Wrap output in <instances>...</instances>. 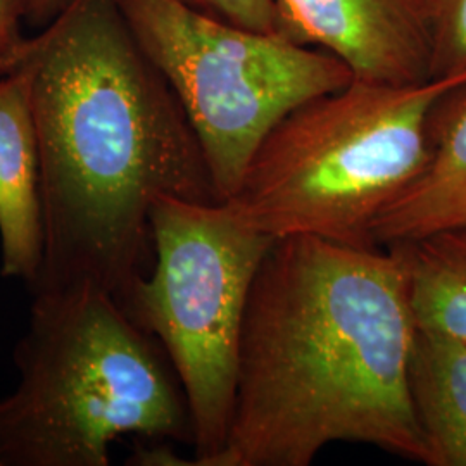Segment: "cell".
Wrapping results in <instances>:
<instances>
[{
  "instance_id": "cell-1",
  "label": "cell",
  "mask_w": 466,
  "mask_h": 466,
  "mask_svg": "<svg viewBox=\"0 0 466 466\" xmlns=\"http://www.w3.org/2000/svg\"><path fill=\"white\" fill-rule=\"evenodd\" d=\"M44 261L32 298L92 285L125 309L161 198L221 202L199 138L116 0H71L30 38Z\"/></svg>"
},
{
  "instance_id": "cell-2",
  "label": "cell",
  "mask_w": 466,
  "mask_h": 466,
  "mask_svg": "<svg viewBox=\"0 0 466 466\" xmlns=\"http://www.w3.org/2000/svg\"><path fill=\"white\" fill-rule=\"evenodd\" d=\"M415 333L398 248L275 240L250 289L228 433L200 466H308L332 442L433 466L408 385Z\"/></svg>"
},
{
  "instance_id": "cell-3",
  "label": "cell",
  "mask_w": 466,
  "mask_h": 466,
  "mask_svg": "<svg viewBox=\"0 0 466 466\" xmlns=\"http://www.w3.org/2000/svg\"><path fill=\"white\" fill-rule=\"evenodd\" d=\"M116 300L92 285L34 296L0 400L2 466H107L117 437L192 442L184 390Z\"/></svg>"
},
{
  "instance_id": "cell-4",
  "label": "cell",
  "mask_w": 466,
  "mask_h": 466,
  "mask_svg": "<svg viewBox=\"0 0 466 466\" xmlns=\"http://www.w3.org/2000/svg\"><path fill=\"white\" fill-rule=\"evenodd\" d=\"M466 76L425 84H368L302 102L254 152L225 200L273 238L309 235L377 248L373 227L429 161L437 102Z\"/></svg>"
},
{
  "instance_id": "cell-5",
  "label": "cell",
  "mask_w": 466,
  "mask_h": 466,
  "mask_svg": "<svg viewBox=\"0 0 466 466\" xmlns=\"http://www.w3.org/2000/svg\"><path fill=\"white\" fill-rule=\"evenodd\" d=\"M154 267L125 313L154 335L184 390L194 461L223 448L232 421L238 352L250 289L275 240L227 202L161 198L150 209Z\"/></svg>"
},
{
  "instance_id": "cell-6",
  "label": "cell",
  "mask_w": 466,
  "mask_h": 466,
  "mask_svg": "<svg viewBox=\"0 0 466 466\" xmlns=\"http://www.w3.org/2000/svg\"><path fill=\"white\" fill-rule=\"evenodd\" d=\"M116 2L182 102L221 202L237 192L254 152L280 119L354 80L325 50L228 25L178 0Z\"/></svg>"
},
{
  "instance_id": "cell-7",
  "label": "cell",
  "mask_w": 466,
  "mask_h": 466,
  "mask_svg": "<svg viewBox=\"0 0 466 466\" xmlns=\"http://www.w3.org/2000/svg\"><path fill=\"white\" fill-rule=\"evenodd\" d=\"M280 34L317 47L368 84L431 82V0H275Z\"/></svg>"
},
{
  "instance_id": "cell-8",
  "label": "cell",
  "mask_w": 466,
  "mask_h": 466,
  "mask_svg": "<svg viewBox=\"0 0 466 466\" xmlns=\"http://www.w3.org/2000/svg\"><path fill=\"white\" fill-rule=\"evenodd\" d=\"M40 156L30 71L0 78V275L28 287L44 261Z\"/></svg>"
},
{
  "instance_id": "cell-9",
  "label": "cell",
  "mask_w": 466,
  "mask_h": 466,
  "mask_svg": "<svg viewBox=\"0 0 466 466\" xmlns=\"http://www.w3.org/2000/svg\"><path fill=\"white\" fill-rule=\"evenodd\" d=\"M446 230H466V84L437 102L429 161L375 221L373 242L390 248Z\"/></svg>"
},
{
  "instance_id": "cell-10",
  "label": "cell",
  "mask_w": 466,
  "mask_h": 466,
  "mask_svg": "<svg viewBox=\"0 0 466 466\" xmlns=\"http://www.w3.org/2000/svg\"><path fill=\"white\" fill-rule=\"evenodd\" d=\"M408 385L433 466H466V346L417 329Z\"/></svg>"
},
{
  "instance_id": "cell-11",
  "label": "cell",
  "mask_w": 466,
  "mask_h": 466,
  "mask_svg": "<svg viewBox=\"0 0 466 466\" xmlns=\"http://www.w3.org/2000/svg\"><path fill=\"white\" fill-rule=\"evenodd\" d=\"M408 296L417 329L466 346V230H446L402 242Z\"/></svg>"
},
{
  "instance_id": "cell-12",
  "label": "cell",
  "mask_w": 466,
  "mask_h": 466,
  "mask_svg": "<svg viewBox=\"0 0 466 466\" xmlns=\"http://www.w3.org/2000/svg\"><path fill=\"white\" fill-rule=\"evenodd\" d=\"M431 76H466V0H431Z\"/></svg>"
},
{
  "instance_id": "cell-13",
  "label": "cell",
  "mask_w": 466,
  "mask_h": 466,
  "mask_svg": "<svg viewBox=\"0 0 466 466\" xmlns=\"http://www.w3.org/2000/svg\"><path fill=\"white\" fill-rule=\"evenodd\" d=\"M200 15L265 34H280L275 0H178Z\"/></svg>"
},
{
  "instance_id": "cell-14",
  "label": "cell",
  "mask_w": 466,
  "mask_h": 466,
  "mask_svg": "<svg viewBox=\"0 0 466 466\" xmlns=\"http://www.w3.org/2000/svg\"><path fill=\"white\" fill-rule=\"evenodd\" d=\"M30 0H0V78L23 66L30 38L21 34V21L28 16Z\"/></svg>"
},
{
  "instance_id": "cell-15",
  "label": "cell",
  "mask_w": 466,
  "mask_h": 466,
  "mask_svg": "<svg viewBox=\"0 0 466 466\" xmlns=\"http://www.w3.org/2000/svg\"><path fill=\"white\" fill-rule=\"evenodd\" d=\"M71 0H30L26 19L34 25H49Z\"/></svg>"
},
{
  "instance_id": "cell-16",
  "label": "cell",
  "mask_w": 466,
  "mask_h": 466,
  "mask_svg": "<svg viewBox=\"0 0 466 466\" xmlns=\"http://www.w3.org/2000/svg\"><path fill=\"white\" fill-rule=\"evenodd\" d=\"M0 466H2V463H0Z\"/></svg>"
}]
</instances>
